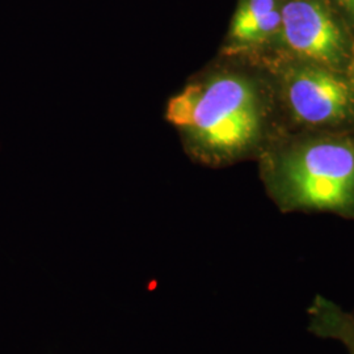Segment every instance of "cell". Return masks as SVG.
<instances>
[{
    "label": "cell",
    "mask_w": 354,
    "mask_h": 354,
    "mask_svg": "<svg viewBox=\"0 0 354 354\" xmlns=\"http://www.w3.org/2000/svg\"><path fill=\"white\" fill-rule=\"evenodd\" d=\"M261 97L251 80L218 74L176 95L167 117L205 155L226 159L247 151L263 127Z\"/></svg>",
    "instance_id": "1"
},
{
    "label": "cell",
    "mask_w": 354,
    "mask_h": 354,
    "mask_svg": "<svg viewBox=\"0 0 354 354\" xmlns=\"http://www.w3.org/2000/svg\"><path fill=\"white\" fill-rule=\"evenodd\" d=\"M283 212H323L354 219V143L310 140L283 152L268 175Z\"/></svg>",
    "instance_id": "2"
},
{
    "label": "cell",
    "mask_w": 354,
    "mask_h": 354,
    "mask_svg": "<svg viewBox=\"0 0 354 354\" xmlns=\"http://www.w3.org/2000/svg\"><path fill=\"white\" fill-rule=\"evenodd\" d=\"M286 45L310 64L332 71L352 62L351 45L340 24L319 0H290L281 10Z\"/></svg>",
    "instance_id": "3"
},
{
    "label": "cell",
    "mask_w": 354,
    "mask_h": 354,
    "mask_svg": "<svg viewBox=\"0 0 354 354\" xmlns=\"http://www.w3.org/2000/svg\"><path fill=\"white\" fill-rule=\"evenodd\" d=\"M285 92L291 112L308 125H337L354 113V95L348 80L315 64L290 67Z\"/></svg>",
    "instance_id": "4"
},
{
    "label": "cell",
    "mask_w": 354,
    "mask_h": 354,
    "mask_svg": "<svg viewBox=\"0 0 354 354\" xmlns=\"http://www.w3.org/2000/svg\"><path fill=\"white\" fill-rule=\"evenodd\" d=\"M308 330L319 337L342 342L348 353L354 354V315L317 295L308 308Z\"/></svg>",
    "instance_id": "5"
},
{
    "label": "cell",
    "mask_w": 354,
    "mask_h": 354,
    "mask_svg": "<svg viewBox=\"0 0 354 354\" xmlns=\"http://www.w3.org/2000/svg\"><path fill=\"white\" fill-rule=\"evenodd\" d=\"M276 8V0H241L231 23L230 38L234 41L235 38L239 37L245 29L260 21Z\"/></svg>",
    "instance_id": "6"
},
{
    "label": "cell",
    "mask_w": 354,
    "mask_h": 354,
    "mask_svg": "<svg viewBox=\"0 0 354 354\" xmlns=\"http://www.w3.org/2000/svg\"><path fill=\"white\" fill-rule=\"evenodd\" d=\"M336 1L354 21V0H336Z\"/></svg>",
    "instance_id": "7"
},
{
    "label": "cell",
    "mask_w": 354,
    "mask_h": 354,
    "mask_svg": "<svg viewBox=\"0 0 354 354\" xmlns=\"http://www.w3.org/2000/svg\"><path fill=\"white\" fill-rule=\"evenodd\" d=\"M348 71H349V75H348V83L352 88V92L354 95V58L352 59V62L348 66Z\"/></svg>",
    "instance_id": "8"
}]
</instances>
